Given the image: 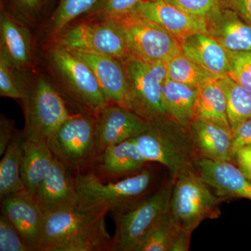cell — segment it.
Masks as SVG:
<instances>
[{
    "mask_svg": "<svg viewBox=\"0 0 251 251\" xmlns=\"http://www.w3.org/2000/svg\"><path fill=\"white\" fill-rule=\"evenodd\" d=\"M228 76L251 92V50H227Z\"/></svg>",
    "mask_w": 251,
    "mask_h": 251,
    "instance_id": "cell-32",
    "label": "cell"
},
{
    "mask_svg": "<svg viewBox=\"0 0 251 251\" xmlns=\"http://www.w3.org/2000/svg\"><path fill=\"white\" fill-rule=\"evenodd\" d=\"M134 10L166 29L179 43L194 34H207L204 18L191 16L168 0H143Z\"/></svg>",
    "mask_w": 251,
    "mask_h": 251,
    "instance_id": "cell-15",
    "label": "cell"
},
{
    "mask_svg": "<svg viewBox=\"0 0 251 251\" xmlns=\"http://www.w3.org/2000/svg\"><path fill=\"white\" fill-rule=\"evenodd\" d=\"M168 77L176 82L198 87L219 77L203 69L186 57L182 52L166 62Z\"/></svg>",
    "mask_w": 251,
    "mask_h": 251,
    "instance_id": "cell-29",
    "label": "cell"
},
{
    "mask_svg": "<svg viewBox=\"0 0 251 251\" xmlns=\"http://www.w3.org/2000/svg\"><path fill=\"white\" fill-rule=\"evenodd\" d=\"M198 92V87L167 77L162 86V99L167 116L185 128H189L194 120Z\"/></svg>",
    "mask_w": 251,
    "mask_h": 251,
    "instance_id": "cell-24",
    "label": "cell"
},
{
    "mask_svg": "<svg viewBox=\"0 0 251 251\" xmlns=\"http://www.w3.org/2000/svg\"><path fill=\"white\" fill-rule=\"evenodd\" d=\"M148 123L130 109L109 104L96 115L99 154L105 149L138 136L147 128Z\"/></svg>",
    "mask_w": 251,
    "mask_h": 251,
    "instance_id": "cell-12",
    "label": "cell"
},
{
    "mask_svg": "<svg viewBox=\"0 0 251 251\" xmlns=\"http://www.w3.org/2000/svg\"><path fill=\"white\" fill-rule=\"evenodd\" d=\"M79 206L87 209L121 210L145 197L153 181L148 168L115 181H102L93 172L75 176Z\"/></svg>",
    "mask_w": 251,
    "mask_h": 251,
    "instance_id": "cell-5",
    "label": "cell"
},
{
    "mask_svg": "<svg viewBox=\"0 0 251 251\" xmlns=\"http://www.w3.org/2000/svg\"><path fill=\"white\" fill-rule=\"evenodd\" d=\"M27 27L1 7L0 57L20 72L30 70L33 64L31 36Z\"/></svg>",
    "mask_w": 251,
    "mask_h": 251,
    "instance_id": "cell-17",
    "label": "cell"
},
{
    "mask_svg": "<svg viewBox=\"0 0 251 251\" xmlns=\"http://www.w3.org/2000/svg\"><path fill=\"white\" fill-rule=\"evenodd\" d=\"M224 90L227 101V117L232 131L251 117V92L227 75L216 80Z\"/></svg>",
    "mask_w": 251,
    "mask_h": 251,
    "instance_id": "cell-28",
    "label": "cell"
},
{
    "mask_svg": "<svg viewBox=\"0 0 251 251\" xmlns=\"http://www.w3.org/2000/svg\"><path fill=\"white\" fill-rule=\"evenodd\" d=\"M0 96L18 99L23 98V94L18 82L17 72L0 57Z\"/></svg>",
    "mask_w": 251,
    "mask_h": 251,
    "instance_id": "cell-35",
    "label": "cell"
},
{
    "mask_svg": "<svg viewBox=\"0 0 251 251\" xmlns=\"http://www.w3.org/2000/svg\"><path fill=\"white\" fill-rule=\"evenodd\" d=\"M16 133L14 120L1 115L0 119V156L4 155Z\"/></svg>",
    "mask_w": 251,
    "mask_h": 251,
    "instance_id": "cell-38",
    "label": "cell"
},
{
    "mask_svg": "<svg viewBox=\"0 0 251 251\" xmlns=\"http://www.w3.org/2000/svg\"><path fill=\"white\" fill-rule=\"evenodd\" d=\"M17 72L18 82L23 94L25 140L47 143L59 126L72 114L67 102L48 78L42 75L31 81L23 72Z\"/></svg>",
    "mask_w": 251,
    "mask_h": 251,
    "instance_id": "cell-3",
    "label": "cell"
},
{
    "mask_svg": "<svg viewBox=\"0 0 251 251\" xmlns=\"http://www.w3.org/2000/svg\"><path fill=\"white\" fill-rule=\"evenodd\" d=\"M0 251H33L4 214L0 216Z\"/></svg>",
    "mask_w": 251,
    "mask_h": 251,
    "instance_id": "cell-34",
    "label": "cell"
},
{
    "mask_svg": "<svg viewBox=\"0 0 251 251\" xmlns=\"http://www.w3.org/2000/svg\"><path fill=\"white\" fill-rule=\"evenodd\" d=\"M180 229L169 206L149 229L135 251H171Z\"/></svg>",
    "mask_w": 251,
    "mask_h": 251,
    "instance_id": "cell-27",
    "label": "cell"
},
{
    "mask_svg": "<svg viewBox=\"0 0 251 251\" xmlns=\"http://www.w3.org/2000/svg\"><path fill=\"white\" fill-rule=\"evenodd\" d=\"M221 4L233 10L246 22L251 25V0H221Z\"/></svg>",
    "mask_w": 251,
    "mask_h": 251,
    "instance_id": "cell-39",
    "label": "cell"
},
{
    "mask_svg": "<svg viewBox=\"0 0 251 251\" xmlns=\"http://www.w3.org/2000/svg\"><path fill=\"white\" fill-rule=\"evenodd\" d=\"M173 180L170 206L181 228L192 234L204 220L221 216L220 205L224 200L216 196L196 169L184 172Z\"/></svg>",
    "mask_w": 251,
    "mask_h": 251,
    "instance_id": "cell-8",
    "label": "cell"
},
{
    "mask_svg": "<svg viewBox=\"0 0 251 251\" xmlns=\"http://www.w3.org/2000/svg\"><path fill=\"white\" fill-rule=\"evenodd\" d=\"M143 0H99L87 14V18L97 19L133 11Z\"/></svg>",
    "mask_w": 251,
    "mask_h": 251,
    "instance_id": "cell-33",
    "label": "cell"
},
{
    "mask_svg": "<svg viewBox=\"0 0 251 251\" xmlns=\"http://www.w3.org/2000/svg\"><path fill=\"white\" fill-rule=\"evenodd\" d=\"M122 62L129 86L130 110L147 121L166 115L162 99V86L168 77L166 62H146L133 57Z\"/></svg>",
    "mask_w": 251,
    "mask_h": 251,
    "instance_id": "cell-11",
    "label": "cell"
},
{
    "mask_svg": "<svg viewBox=\"0 0 251 251\" xmlns=\"http://www.w3.org/2000/svg\"><path fill=\"white\" fill-rule=\"evenodd\" d=\"M232 133L234 154L238 150L251 148V117L238 126Z\"/></svg>",
    "mask_w": 251,
    "mask_h": 251,
    "instance_id": "cell-37",
    "label": "cell"
},
{
    "mask_svg": "<svg viewBox=\"0 0 251 251\" xmlns=\"http://www.w3.org/2000/svg\"><path fill=\"white\" fill-rule=\"evenodd\" d=\"M99 0H59L49 17L46 32L49 39L58 34L77 18L87 14Z\"/></svg>",
    "mask_w": 251,
    "mask_h": 251,
    "instance_id": "cell-31",
    "label": "cell"
},
{
    "mask_svg": "<svg viewBox=\"0 0 251 251\" xmlns=\"http://www.w3.org/2000/svg\"><path fill=\"white\" fill-rule=\"evenodd\" d=\"M101 18L117 28L130 57L146 62H166L181 52L177 39L136 10Z\"/></svg>",
    "mask_w": 251,
    "mask_h": 251,
    "instance_id": "cell-7",
    "label": "cell"
},
{
    "mask_svg": "<svg viewBox=\"0 0 251 251\" xmlns=\"http://www.w3.org/2000/svg\"><path fill=\"white\" fill-rule=\"evenodd\" d=\"M108 213L78 205L44 214L39 251H112Z\"/></svg>",
    "mask_w": 251,
    "mask_h": 251,
    "instance_id": "cell-1",
    "label": "cell"
},
{
    "mask_svg": "<svg viewBox=\"0 0 251 251\" xmlns=\"http://www.w3.org/2000/svg\"><path fill=\"white\" fill-rule=\"evenodd\" d=\"M34 197L44 214L78 206L75 176L54 157L50 172Z\"/></svg>",
    "mask_w": 251,
    "mask_h": 251,
    "instance_id": "cell-18",
    "label": "cell"
},
{
    "mask_svg": "<svg viewBox=\"0 0 251 251\" xmlns=\"http://www.w3.org/2000/svg\"><path fill=\"white\" fill-rule=\"evenodd\" d=\"M24 141L23 132L16 131L0 162L1 199L9 195L27 192L21 178Z\"/></svg>",
    "mask_w": 251,
    "mask_h": 251,
    "instance_id": "cell-26",
    "label": "cell"
},
{
    "mask_svg": "<svg viewBox=\"0 0 251 251\" xmlns=\"http://www.w3.org/2000/svg\"><path fill=\"white\" fill-rule=\"evenodd\" d=\"M148 163L138 151L133 138L99 153L92 172L102 181H115L139 173Z\"/></svg>",
    "mask_w": 251,
    "mask_h": 251,
    "instance_id": "cell-19",
    "label": "cell"
},
{
    "mask_svg": "<svg viewBox=\"0 0 251 251\" xmlns=\"http://www.w3.org/2000/svg\"><path fill=\"white\" fill-rule=\"evenodd\" d=\"M188 129L198 157L214 161H234L232 130L198 120H193Z\"/></svg>",
    "mask_w": 251,
    "mask_h": 251,
    "instance_id": "cell-21",
    "label": "cell"
},
{
    "mask_svg": "<svg viewBox=\"0 0 251 251\" xmlns=\"http://www.w3.org/2000/svg\"><path fill=\"white\" fill-rule=\"evenodd\" d=\"M198 89L194 120L211 122L232 130L227 117L226 95L217 81H209Z\"/></svg>",
    "mask_w": 251,
    "mask_h": 251,
    "instance_id": "cell-25",
    "label": "cell"
},
{
    "mask_svg": "<svg viewBox=\"0 0 251 251\" xmlns=\"http://www.w3.org/2000/svg\"><path fill=\"white\" fill-rule=\"evenodd\" d=\"M1 213L6 216L32 251H39L44 213L34 196L24 192L1 199Z\"/></svg>",
    "mask_w": 251,
    "mask_h": 251,
    "instance_id": "cell-14",
    "label": "cell"
},
{
    "mask_svg": "<svg viewBox=\"0 0 251 251\" xmlns=\"http://www.w3.org/2000/svg\"><path fill=\"white\" fill-rule=\"evenodd\" d=\"M57 0H1V7L28 27H33L53 12Z\"/></svg>",
    "mask_w": 251,
    "mask_h": 251,
    "instance_id": "cell-30",
    "label": "cell"
},
{
    "mask_svg": "<svg viewBox=\"0 0 251 251\" xmlns=\"http://www.w3.org/2000/svg\"><path fill=\"white\" fill-rule=\"evenodd\" d=\"M49 46L48 62L59 80L64 91L62 95L67 103L72 104L77 112L94 115L110 104L85 61L69 50Z\"/></svg>",
    "mask_w": 251,
    "mask_h": 251,
    "instance_id": "cell-4",
    "label": "cell"
},
{
    "mask_svg": "<svg viewBox=\"0 0 251 251\" xmlns=\"http://www.w3.org/2000/svg\"><path fill=\"white\" fill-rule=\"evenodd\" d=\"M74 52L92 69L109 103L129 109V86L123 62L106 54Z\"/></svg>",
    "mask_w": 251,
    "mask_h": 251,
    "instance_id": "cell-16",
    "label": "cell"
},
{
    "mask_svg": "<svg viewBox=\"0 0 251 251\" xmlns=\"http://www.w3.org/2000/svg\"><path fill=\"white\" fill-rule=\"evenodd\" d=\"M50 45L73 52L106 54L124 62L130 57L125 41L108 20L87 18L70 25L49 39Z\"/></svg>",
    "mask_w": 251,
    "mask_h": 251,
    "instance_id": "cell-10",
    "label": "cell"
},
{
    "mask_svg": "<svg viewBox=\"0 0 251 251\" xmlns=\"http://www.w3.org/2000/svg\"><path fill=\"white\" fill-rule=\"evenodd\" d=\"M192 234L180 229L177 235L175 238V242L172 246L171 251H187L189 250L190 242Z\"/></svg>",
    "mask_w": 251,
    "mask_h": 251,
    "instance_id": "cell-41",
    "label": "cell"
},
{
    "mask_svg": "<svg viewBox=\"0 0 251 251\" xmlns=\"http://www.w3.org/2000/svg\"><path fill=\"white\" fill-rule=\"evenodd\" d=\"M172 182L128 207L112 212L115 232L112 251H135L151 226L169 207Z\"/></svg>",
    "mask_w": 251,
    "mask_h": 251,
    "instance_id": "cell-9",
    "label": "cell"
},
{
    "mask_svg": "<svg viewBox=\"0 0 251 251\" xmlns=\"http://www.w3.org/2000/svg\"><path fill=\"white\" fill-rule=\"evenodd\" d=\"M54 156L44 142L25 140L21 178L26 191L34 196L51 171Z\"/></svg>",
    "mask_w": 251,
    "mask_h": 251,
    "instance_id": "cell-23",
    "label": "cell"
},
{
    "mask_svg": "<svg viewBox=\"0 0 251 251\" xmlns=\"http://www.w3.org/2000/svg\"><path fill=\"white\" fill-rule=\"evenodd\" d=\"M135 140L142 156L150 163L166 167L173 179L184 172L196 169L198 156L189 129L167 115L148 121L147 128Z\"/></svg>",
    "mask_w": 251,
    "mask_h": 251,
    "instance_id": "cell-2",
    "label": "cell"
},
{
    "mask_svg": "<svg viewBox=\"0 0 251 251\" xmlns=\"http://www.w3.org/2000/svg\"><path fill=\"white\" fill-rule=\"evenodd\" d=\"M207 35L226 50H251V25L234 11L220 4L204 18Z\"/></svg>",
    "mask_w": 251,
    "mask_h": 251,
    "instance_id": "cell-20",
    "label": "cell"
},
{
    "mask_svg": "<svg viewBox=\"0 0 251 251\" xmlns=\"http://www.w3.org/2000/svg\"><path fill=\"white\" fill-rule=\"evenodd\" d=\"M181 52L216 77L228 75L227 50L206 34H194L179 43Z\"/></svg>",
    "mask_w": 251,
    "mask_h": 251,
    "instance_id": "cell-22",
    "label": "cell"
},
{
    "mask_svg": "<svg viewBox=\"0 0 251 251\" xmlns=\"http://www.w3.org/2000/svg\"><path fill=\"white\" fill-rule=\"evenodd\" d=\"M234 161L238 168L251 179V148L238 150L234 154Z\"/></svg>",
    "mask_w": 251,
    "mask_h": 251,
    "instance_id": "cell-40",
    "label": "cell"
},
{
    "mask_svg": "<svg viewBox=\"0 0 251 251\" xmlns=\"http://www.w3.org/2000/svg\"><path fill=\"white\" fill-rule=\"evenodd\" d=\"M56 158L74 176L90 173L98 157L96 115L88 112L72 114L48 141Z\"/></svg>",
    "mask_w": 251,
    "mask_h": 251,
    "instance_id": "cell-6",
    "label": "cell"
},
{
    "mask_svg": "<svg viewBox=\"0 0 251 251\" xmlns=\"http://www.w3.org/2000/svg\"><path fill=\"white\" fill-rule=\"evenodd\" d=\"M187 14L204 18L221 4V0H168Z\"/></svg>",
    "mask_w": 251,
    "mask_h": 251,
    "instance_id": "cell-36",
    "label": "cell"
},
{
    "mask_svg": "<svg viewBox=\"0 0 251 251\" xmlns=\"http://www.w3.org/2000/svg\"><path fill=\"white\" fill-rule=\"evenodd\" d=\"M195 168L219 197L224 200L229 198L251 200V179L233 162L198 157Z\"/></svg>",
    "mask_w": 251,
    "mask_h": 251,
    "instance_id": "cell-13",
    "label": "cell"
}]
</instances>
